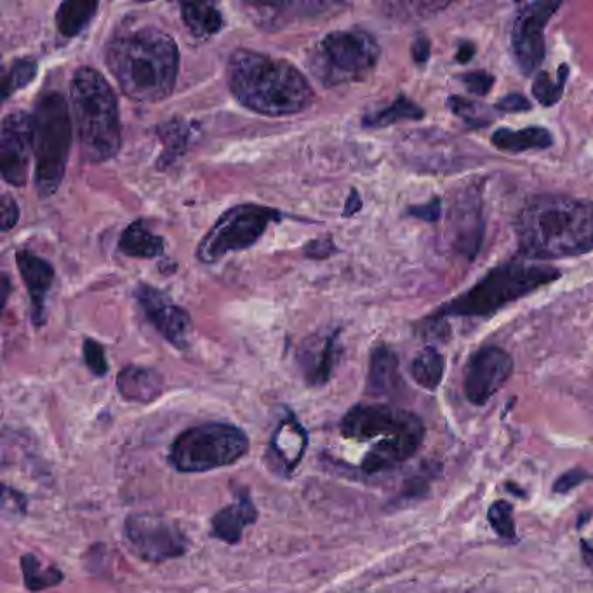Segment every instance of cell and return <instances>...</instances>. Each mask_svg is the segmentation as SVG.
<instances>
[{"label":"cell","instance_id":"7402d4cb","mask_svg":"<svg viewBox=\"0 0 593 593\" xmlns=\"http://www.w3.org/2000/svg\"><path fill=\"white\" fill-rule=\"evenodd\" d=\"M402 387L399 359L394 350L388 347H376L371 355L369 376H367V392L376 397L392 395Z\"/></svg>","mask_w":593,"mask_h":593},{"label":"cell","instance_id":"44dd1931","mask_svg":"<svg viewBox=\"0 0 593 593\" xmlns=\"http://www.w3.org/2000/svg\"><path fill=\"white\" fill-rule=\"evenodd\" d=\"M117 390L129 402L150 404L164 392V381L154 369L127 366L117 376Z\"/></svg>","mask_w":593,"mask_h":593},{"label":"cell","instance_id":"bcb514c9","mask_svg":"<svg viewBox=\"0 0 593 593\" xmlns=\"http://www.w3.org/2000/svg\"><path fill=\"white\" fill-rule=\"evenodd\" d=\"M2 293H4V298H2V305H6L7 296H9V277L4 275L2 277Z\"/></svg>","mask_w":593,"mask_h":593},{"label":"cell","instance_id":"f546056e","mask_svg":"<svg viewBox=\"0 0 593 593\" xmlns=\"http://www.w3.org/2000/svg\"><path fill=\"white\" fill-rule=\"evenodd\" d=\"M160 138L164 141V155L160 159L159 166H169L171 162L183 155L188 143L187 126L180 120H171L167 124H162L159 129Z\"/></svg>","mask_w":593,"mask_h":593},{"label":"cell","instance_id":"ac0fdd59","mask_svg":"<svg viewBox=\"0 0 593 593\" xmlns=\"http://www.w3.org/2000/svg\"><path fill=\"white\" fill-rule=\"evenodd\" d=\"M307 446V430L293 413H287L270 440L268 461L274 465L277 474L289 477L303 460Z\"/></svg>","mask_w":593,"mask_h":593},{"label":"cell","instance_id":"52a82bcc","mask_svg":"<svg viewBox=\"0 0 593 593\" xmlns=\"http://www.w3.org/2000/svg\"><path fill=\"white\" fill-rule=\"evenodd\" d=\"M249 439L242 428L230 423H204L187 428L174 439L169 463L181 474H202L230 467L244 458Z\"/></svg>","mask_w":593,"mask_h":593},{"label":"cell","instance_id":"484cf974","mask_svg":"<svg viewBox=\"0 0 593 593\" xmlns=\"http://www.w3.org/2000/svg\"><path fill=\"white\" fill-rule=\"evenodd\" d=\"M181 16L195 37L206 39L223 28V16L213 4H181Z\"/></svg>","mask_w":593,"mask_h":593},{"label":"cell","instance_id":"277c9868","mask_svg":"<svg viewBox=\"0 0 593 593\" xmlns=\"http://www.w3.org/2000/svg\"><path fill=\"white\" fill-rule=\"evenodd\" d=\"M70 103L79 134L82 159L101 164L119 154V105L103 75L91 67L79 68L70 84Z\"/></svg>","mask_w":593,"mask_h":593},{"label":"cell","instance_id":"4316f807","mask_svg":"<svg viewBox=\"0 0 593 593\" xmlns=\"http://www.w3.org/2000/svg\"><path fill=\"white\" fill-rule=\"evenodd\" d=\"M425 117V110L418 107L414 101L406 96H399L390 107L367 114L362 119L364 127H387L400 120H420Z\"/></svg>","mask_w":593,"mask_h":593},{"label":"cell","instance_id":"cb8c5ba5","mask_svg":"<svg viewBox=\"0 0 593 593\" xmlns=\"http://www.w3.org/2000/svg\"><path fill=\"white\" fill-rule=\"evenodd\" d=\"M119 249L131 258H155L164 251V240L152 234L143 221H134L120 237Z\"/></svg>","mask_w":593,"mask_h":593},{"label":"cell","instance_id":"603a6c76","mask_svg":"<svg viewBox=\"0 0 593 593\" xmlns=\"http://www.w3.org/2000/svg\"><path fill=\"white\" fill-rule=\"evenodd\" d=\"M491 141H493L494 147L501 152H508V154L545 150V148L552 147V143H554L550 131H547L545 127L538 126L526 127L520 131L498 129V131H494Z\"/></svg>","mask_w":593,"mask_h":593},{"label":"cell","instance_id":"f35d334b","mask_svg":"<svg viewBox=\"0 0 593 593\" xmlns=\"http://www.w3.org/2000/svg\"><path fill=\"white\" fill-rule=\"evenodd\" d=\"M531 101L527 100L526 96L522 94H508L505 98H501L496 105V110L505 112V114H517V112H527L531 110Z\"/></svg>","mask_w":593,"mask_h":593},{"label":"cell","instance_id":"74e56055","mask_svg":"<svg viewBox=\"0 0 593 593\" xmlns=\"http://www.w3.org/2000/svg\"><path fill=\"white\" fill-rule=\"evenodd\" d=\"M2 232H9L20 220V207L9 194L2 195Z\"/></svg>","mask_w":593,"mask_h":593},{"label":"cell","instance_id":"f1b7e54d","mask_svg":"<svg viewBox=\"0 0 593 593\" xmlns=\"http://www.w3.org/2000/svg\"><path fill=\"white\" fill-rule=\"evenodd\" d=\"M21 571L25 578V587L34 593L56 587L63 581V573L58 567L42 566V562L32 554L21 557Z\"/></svg>","mask_w":593,"mask_h":593},{"label":"cell","instance_id":"e0dca14e","mask_svg":"<svg viewBox=\"0 0 593 593\" xmlns=\"http://www.w3.org/2000/svg\"><path fill=\"white\" fill-rule=\"evenodd\" d=\"M298 366L310 387L326 385L340 359V333H315L301 343Z\"/></svg>","mask_w":593,"mask_h":593},{"label":"cell","instance_id":"7a4b0ae2","mask_svg":"<svg viewBox=\"0 0 593 593\" xmlns=\"http://www.w3.org/2000/svg\"><path fill=\"white\" fill-rule=\"evenodd\" d=\"M515 232L527 260L573 258L593 249V200L541 195L520 211Z\"/></svg>","mask_w":593,"mask_h":593},{"label":"cell","instance_id":"7bdbcfd3","mask_svg":"<svg viewBox=\"0 0 593 593\" xmlns=\"http://www.w3.org/2000/svg\"><path fill=\"white\" fill-rule=\"evenodd\" d=\"M411 54H413V60L418 65L427 63L428 58H430V42H428L427 37H418V39L414 40Z\"/></svg>","mask_w":593,"mask_h":593},{"label":"cell","instance_id":"d4e9b609","mask_svg":"<svg viewBox=\"0 0 593 593\" xmlns=\"http://www.w3.org/2000/svg\"><path fill=\"white\" fill-rule=\"evenodd\" d=\"M98 2H63L56 11V27L63 37H77L98 13Z\"/></svg>","mask_w":593,"mask_h":593},{"label":"cell","instance_id":"9c48e42d","mask_svg":"<svg viewBox=\"0 0 593 593\" xmlns=\"http://www.w3.org/2000/svg\"><path fill=\"white\" fill-rule=\"evenodd\" d=\"M280 220V213L270 207L242 204L228 209L214 227L200 240L197 258L202 263H216L227 254L244 251L265 234L270 221Z\"/></svg>","mask_w":593,"mask_h":593},{"label":"cell","instance_id":"5b68a950","mask_svg":"<svg viewBox=\"0 0 593 593\" xmlns=\"http://www.w3.org/2000/svg\"><path fill=\"white\" fill-rule=\"evenodd\" d=\"M559 279L560 272L554 267L529 261L503 263L467 293L446 303L440 308L439 315L491 317L501 308Z\"/></svg>","mask_w":593,"mask_h":593},{"label":"cell","instance_id":"836d02e7","mask_svg":"<svg viewBox=\"0 0 593 593\" xmlns=\"http://www.w3.org/2000/svg\"><path fill=\"white\" fill-rule=\"evenodd\" d=\"M487 519H489L494 531L500 534L501 538H505V540H514V515H512V505H510L508 501L501 500L493 503L491 508H489Z\"/></svg>","mask_w":593,"mask_h":593},{"label":"cell","instance_id":"d590c367","mask_svg":"<svg viewBox=\"0 0 593 593\" xmlns=\"http://www.w3.org/2000/svg\"><path fill=\"white\" fill-rule=\"evenodd\" d=\"M86 366L94 376H105L108 373V362L105 357V350L98 341L86 340L82 345Z\"/></svg>","mask_w":593,"mask_h":593},{"label":"cell","instance_id":"e575fe53","mask_svg":"<svg viewBox=\"0 0 593 593\" xmlns=\"http://www.w3.org/2000/svg\"><path fill=\"white\" fill-rule=\"evenodd\" d=\"M27 514V498L13 487H2V515L4 519H20Z\"/></svg>","mask_w":593,"mask_h":593},{"label":"cell","instance_id":"ab89813d","mask_svg":"<svg viewBox=\"0 0 593 593\" xmlns=\"http://www.w3.org/2000/svg\"><path fill=\"white\" fill-rule=\"evenodd\" d=\"M440 206H442V202L435 197V199L430 200L427 204H423V206L409 207L407 213H409V216H413V218H418V220L435 223L440 218Z\"/></svg>","mask_w":593,"mask_h":593},{"label":"cell","instance_id":"2e32d148","mask_svg":"<svg viewBox=\"0 0 593 593\" xmlns=\"http://www.w3.org/2000/svg\"><path fill=\"white\" fill-rule=\"evenodd\" d=\"M423 439H425L423 421L418 416H414L413 420L409 421L406 427L400 428L399 432L376 440L360 463V470L364 474H380L397 467L416 454L423 444Z\"/></svg>","mask_w":593,"mask_h":593},{"label":"cell","instance_id":"6da1fadb","mask_svg":"<svg viewBox=\"0 0 593 593\" xmlns=\"http://www.w3.org/2000/svg\"><path fill=\"white\" fill-rule=\"evenodd\" d=\"M105 61L127 98L157 103L174 91L180 53L173 37L160 28H124L108 42Z\"/></svg>","mask_w":593,"mask_h":593},{"label":"cell","instance_id":"83f0119b","mask_svg":"<svg viewBox=\"0 0 593 593\" xmlns=\"http://www.w3.org/2000/svg\"><path fill=\"white\" fill-rule=\"evenodd\" d=\"M444 366H446L444 357L435 348H425L423 352L416 355V359L411 364L413 380L420 387L435 390V388H439L442 376H444Z\"/></svg>","mask_w":593,"mask_h":593},{"label":"cell","instance_id":"ee69618b","mask_svg":"<svg viewBox=\"0 0 593 593\" xmlns=\"http://www.w3.org/2000/svg\"><path fill=\"white\" fill-rule=\"evenodd\" d=\"M475 46L472 42H461L458 47V53H456V60L460 63H468V61L474 58Z\"/></svg>","mask_w":593,"mask_h":593},{"label":"cell","instance_id":"ba28073f","mask_svg":"<svg viewBox=\"0 0 593 593\" xmlns=\"http://www.w3.org/2000/svg\"><path fill=\"white\" fill-rule=\"evenodd\" d=\"M380 54L378 42L364 30L354 28L326 35L308 53L307 65L322 86H341L371 74Z\"/></svg>","mask_w":593,"mask_h":593},{"label":"cell","instance_id":"9a60e30c","mask_svg":"<svg viewBox=\"0 0 593 593\" xmlns=\"http://www.w3.org/2000/svg\"><path fill=\"white\" fill-rule=\"evenodd\" d=\"M136 300L140 303L145 317L162 338H166L171 345L180 350L188 347V334L192 322L183 308L173 303L166 293L147 284L136 287Z\"/></svg>","mask_w":593,"mask_h":593},{"label":"cell","instance_id":"1f68e13d","mask_svg":"<svg viewBox=\"0 0 593 593\" xmlns=\"http://www.w3.org/2000/svg\"><path fill=\"white\" fill-rule=\"evenodd\" d=\"M447 105L453 114L467 122L468 126L486 127L493 122V110L479 101L465 100L461 96H449Z\"/></svg>","mask_w":593,"mask_h":593},{"label":"cell","instance_id":"7c38bea8","mask_svg":"<svg viewBox=\"0 0 593 593\" xmlns=\"http://www.w3.org/2000/svg\"><path fill=\"white\" fill-rule=\"evenodd\" d=\"M30 154H34V120L32 114L13 112L2 120L0 131V171L13 187L27 183Z\"/></svg>","mask_w":593,"mask_h":593},{"label":"cell","instance_id":"8992f818","mask_svg":"<svg viewBox=\"0 0 593 593\" xmlns=\"http://www.w3.org/2000/svg\"><path fill=\"white\" fill-rule=\"evenodd\" d=\"M35 188L40 197H51L60 188L72 147L70 108L63 94H40L34 114Z\"/></svg>","mask_w":593,"mask_h":593},{"label":"cell","instance_id":"30bf717a","mask_svg":"<svg viewBox=\"0 0 593 593\" xmlns=\"http://www.w3.org/2000/svg\"><path fill=\"white\" fill-rule=\"evenodd\" d=\"M124 538L136 557L160 564L187 554L188 538L176 520L159 514H133L124 522Z\"/></svg>","mask_w":593,"mask_h":593},{"label":"cell","instance_id":"8d00e7d4","mask_svg":"<svg viewBox=\"0 0 593 593\" xmlns=\"http://www.w3.org/2000/svg\"><path fill=\"white\" fill-rule=\"evenodd\" d=\"M461 80L468 91L475 96H486L494 86V77L487 72H472V74L463 75Z\"/></svg>","mask_w":593,"mask_h":593},{"label":"cell","instance_id":"d6986e66","mask_svg":"<svg viewBox=\"0 0 593 593\" xmlns=\"http://www.w3.org/2000/svg\"><path fill=\"white\" fill-rule=\"evenodd\" d=\"M16 263L32 301V320L40 327L46 322V298L53 286V265L25 249L16 253Z\"/></svg>","mask_w":593,"mask_h":593},{"label":"cell","instance_id":"5bb4252c","mask_svg":"<svg viewBox=\"0 0 593 593\" xmlns=\"http://www.w3.org/2000/svg\"><path fill=\"white\" fill-rule=\"evenodd\" d=\"M416 414L407 413L402 409L371 404V406H355L348 411L340 423L341 435L348 440L369 442V440L383 439L388 435L399 432L406 427Z\"/></svg>","mask_w":593,"mask_h":593},{"label":"cell","instance_id":"d6a6232c","mask_svg":"<svg viewBox=\"0 0 593 593\" xmlns=\"http://www.w3.org/2000/svg\"><path fill=\"white\" fill-rule=\"evenodd\" d=\"M37 75V63L34 60H16L11 70L4 75L2 84V98L7 100L11 94L28 86Z\"/></svg>","mask_w":593,"mask_h":593},{"label":"cell","instance_id":"ffe728a7","mask_svg":"<svg viewBox=\"0 0 593 593\" xmlns=\"http://www.w3.org/2000/svg\"><path fill=\"white\" fill-rule=\"evenodd\" d=\"M258 520V510L246 489H237V496L232 505L221 508L211 520V534L216 540L228 545H237L242 540L246 527L253 526Z\"/></svg>","mask_w":593,"mask_h":593},{"label":"cell","instance_id":"b9f144b4","mask_svg":"<svg viewBox=\"0 0 593 593\" xmlns=\"http://www.w3.org/2000/svg\"><path fill=\"white\" fill-rule=\"evenodd\" d=\"M585 477H587V475H585L583 470L574 468V470L562 475V477L555 482V491H557V493H567V491H571L574 486H578L580 482H583Z\"/></svg>","mask_w":593,"mask_h":593},{"label":"cell","instance_id":"3957f363","mask_svg":"<svg viewBox=\"0 0 593 593\" xmlns=\"http://www.w3.org/2000/svg\"><path fill=\"white\" fill-rule=\"evenodd\" d=\"M227 79L235 100L256 114H300L314 101V89L298 68L249 49H239L230 56Z\"/></svg>","mask_w":593,"mask_h":593},{"label":"cell","instance_id":"4fadbf2b","mask_svg":"<svg viewBox=\"0 0 593 593\" xmlns=\"http://www.w3.org/2000/svg\"><path fill=\"white\" fill-rule=\"evenodd\" d=\"M514 373V360L498 347L480 348L465 373V394L472 404L482 406L507 383Z\"/></svg>","mask_w":593,"mask_h":593},{"label":"cell","instance_id":"8fae6325","mask_svg":"<svg viewBox=\"0 0 593 593\" xmlns=\"http://www.w3.org/2000/svg\"><path fill=\"white\" fill-rule=\"evenodd\" d=\"M560 6V2H531L517 13L512 49L522 74H534L545 60V28Z\"/></svg>","mask_w":593,"mask_h":593},{"label":"cell","instance_id":"f6af8a7d","mask_svg":"<svg viewBox=\"0 0 593 593\" xmlns=\"http://www.w3.org/2000/svg\"><path fill=\"white\" fill-rule=\"evenodd\" d=\"M360 209H362V200H360L359 194L354 190L352 195L348 197L347 207H345L343 216H352V214L359 213Z\"/></svg>","mask_w":593,"mask_h":593},{"label":"cell","instance_id":"60d3db41","mask_svg":"<svg viewBox=\"0 0 593 593\" xmlns=\"http://www.w3.org/2000/svg\"><path fill=\"white\" fill-rule=\"evenodd\" d=\"M333 253H336V247H334L331 239L314 240L305 247V254H307L308 258H314V260H324Z\"/></svg>","mask_w":593,"mask_h":593},{"label":"cell","instance_id":"4dcf8cb0","mask_svg":"<svg viewBox=\"0 0 593 593\" xmlns=\"http://www.w3.org/2000/svg\"><path fill=\"white\" fill-rule=\"evenodd\" d=\"M567 75H569V67L567 65H560L557 80L552 79L545 72L536 75L533 94L540 105H543V107H552L555 103H559L562 93H564Z\"/></svg>","mask_w":593,"mask_h":593}]
</instances>
